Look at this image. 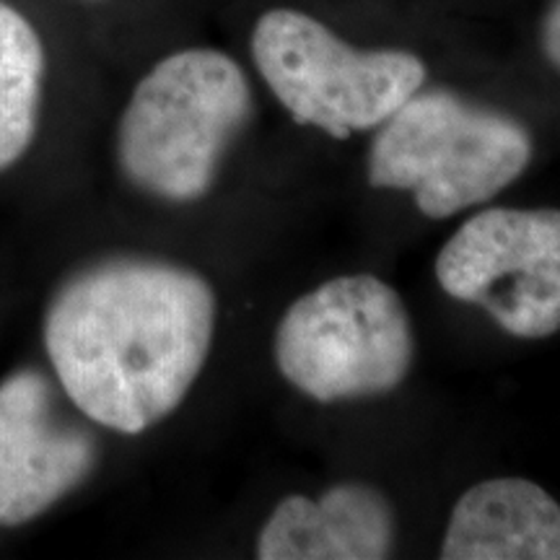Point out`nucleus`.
I'll list each match as a JSON object with an SVG mask.
<instances>
[{
  "instance_id": "2",
  "label": "nucleus",
  "mask_w": 560,
  "mask_h": 560,
  "mask_svg": "<svg viewBox=\"0 0 560 560\" xmlns=\"http://www.w3.org/2000/svg\"><path fill=\"white\" fill-rule=\"evenodd\" d=\"M252 115L249 81L229 55L174 52L140 79L122 112L117 128L120 170L151 198L202 200Z\"/></svg>"
},
{
  "instance_id": "9",
  "label": "nucleus",
  "mask_w": 560,
  "mask_h": 560,
  "mask_svg": "<svg viewBox=\"0 0 560 560\" xmlns=\"http://www.w3.org/2000/svg\"><path fill=\"white\" fill-rule=\"evenodd\" d=\"M444 560H560V503L532 480L495 478L454 503Z\"/></svg>"
},
{
  "instance_id": "11",
  "label": "nucleus",
  "mask_w": 560,
  "mask_h": 560,
  "mask_svg": "<svg viewBox=\"0 0 560 560\" xmlns=\"http://www.w3.org/2000/svg\"><path fill=\"white\" fill-rule=\"evenodd\" d=\"M542 52L552 68L560 70V0H552L542 19Z\"/></svg>"
},
{
  "instance_id": "10",
  "label": "nucleus",
  "mask_w": 560,
  "mask_h": 560,
  "mask_svg": "<svg viewBox=\"0 0 560 560\" xmlns=\"http://www.w3.org/2000/svg\"><path fill=\"white\" fill-rule=\"evenodd\" d=\"M45 45L26 16L0 0V172L26 156L39 125Z\"/></svg>"
},
{
  "instance_id": "1",
  "label": "nucleus",
  "mask_w": 560,
  "mask_h": 560,
  "mask_svg": "<svg viewBox=\"0 0 560 560\" xmlns=\"http://www.w3.org/2000/svg\"><path fill=\"white\" fill-rule=\"evenodd\" d=\"M215 293L200 272L115 257L75 272L45 314L60 389L91 423L138 436L166 420L206 369Z\"/></svg>"
},
{
  "instance_id": "8",
  "label": "nucleus",
  "mask_w": 560,
  "mask_h": 560,
  "mask_svg": "<svg viewBox=\"0 0 560 560\" xmlns=\"http://www.w3.org/2000/svg\"><path fill=\"white\" fill-rule=\"evenodd\" d=\"M397 540L387 495L366 482H340L322 499L289 495L257 537L260 560H382Z\"/></svg>"
},
{
  "instance_id": "6",
  "label": "nucleus",
  "mask_w": 560,
  "mask_h": 560,
  "mask_svg": "<svg viewBox=\"0 0 560 560\" xmlns=\"http://www.w3.org/2000/svg\"><path fill=\"white\" fill-rule=\"evenodd\" d=\"M452 299L480 306L522 340L560 330V210L488 208L475 213L436 257Z\"/></svg>"
},
{
  "instance_id": "3",
  "label": "nucleus",
  "mask_w": 560,
  "mask_h": 560,
  "mask_svg": "<svg viewBox=\"0 0 560 560\" xmlns=\"http://www.w3.org/2000/svg\"><path fill=\"white\" fill-rule=\"evenodd\" d=\"M532 153L529 130L506 112L420 89L371 140L369 185L408 190L420 213L450 219L514 185Z\"/></svg>"
},
{
  "instance_id": "5",
  "label": "nucleus",
  "mask_w": 560,
  "mask_h": 560,
  "mask_svg": "<svg viewBox=\"0 0 560 560\" xmlns=\"http://www.w3.org/2000/svg\"><path fill=\"white\" fill-rule=\"evenodd\" d=\"M252 60L293 122L346 140L380 128L425 83L405 50H359L301 11L272 9L252 30Z\"/></svg>"
},
{
  "instance_id": "7",
  "label": "nucleus",
  "mask_w": 560,
  "mask_h": 560,
  "mask_svg": "<svg viewBox=\"0 0 560 560\" xmlns=\"http://www.w3.org/2000/svg\"><path fill=\"white\" fill-rule=\"evenodd\" d=\"M94 433L68 420L37 369L0 382V527L47 514L94 472Z\"/></svg>"
},
{
  "instance_id": "4",
  "label": "nucleus",
  "mask_w": 560,
  "mask_h": 560,
  "mask_svg": "<svg viewBox=\"0 0 560 560\" xmlns=\"http://www.w3.org/2000/svg\"><path fill=\"white\" fill-rule=\"evenodd\" d=\"M278 371L317 402L395 392L416 359L400 293L376 276H342L293 301L276 330Z\"/></svg>"
}]
</instances>
